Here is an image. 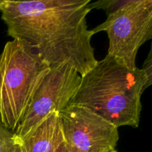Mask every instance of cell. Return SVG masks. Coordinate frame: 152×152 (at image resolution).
I'll return each instance as SVG.
<instances>
[{
    "label": "cell",
    "mask_w": 152,
    "mask_h": 152,
    "mask_svg": "<svg viewBox=\"0 0 152 152\" xmlns=\"http://www.w3.org/2000/svg\"><path fill=\"white\" fill-rule=\"evenodd\" d=\"M50 70L25 41L13 39L0 53V125L15 132L28 105Z\"/></svg>",
    "instance_id": "cell-3"
},
{
    "label": "cell",
    "mask_w": 152,
    "mask_h": 152,
    "mask_svg": "<svg viewBox=\"0 0 152 152\" xmlns=\"http://www.w3.org/2000/svg\"><path fill=\"white\" fill-rule=\"evenodd\" d=\"M67 152H108L115 149L118 128L90 108L70 104L58 113Z\"/></svg>",
    "instance_id": "cell-6"
},
{
    "label": "cell",
    "mask_w": 152,
    "mask_h": 152,
    "mask_svg": "<svg viewBox=\"0 0 152 152\" xmlns=\"http://www.w3.org/2000/svg\"><path fill=\"white\" fill-rule=\"evenodd\" d=\"M0 3H1V0H0Z\"/></svg>",
    "instance_id": "cell-12"
},
{
    "label": "cell",
    "mask_w": 152,
    "mask_h": 152,
    "mask_svg": "<svg viewBox=\"0 0 152 152\" xmlns=\"http://www.w3.org/2000/svg\"><path fill=\"white\" fill-rule=\"evenodd\" d=\"M81 76L68 64L50 68L34 93L15 135L19 143L48 115L65 109L71 104Z\"/></svg>",
    "instance_id": "cell-5"
},
{
    "label": "cell",
    "mask_w": 152,
    "mask_h": 152,
    "mask_svg": "<svg viewBox=\"0 0 152 152\" xmlns=\"http://www.w3.org/2000/svg\"><path fill=\"white\" fill-rule=\"evenodd\" d=\"M0 152H19L14 132L0 125Z\"/></svg>",
    "instance_id": "cell-8"
},
{
    "label": "cell",
    "mask_w": 152,
    "mask_h": 152,
    "mask_svg": "<svg viewBox=\"0 0 152 152\" xmlns=\"http://www.w3.org/2000/svg\"><path fill=\"white\" fill-rule=\"evenodd\" d=\"M145 74L146 83L145 86V89L148 88L152 83V53L151 50H150L146 59L144 62L142 68H141Z\"/></svg>",
    "instance_id": "cell-9"
},
{
    "label": "cell",
    "mask_w": 152,
    "mask_h": 152,
    "mask_svg": "<svg viewBox=\"0 0 152 152\" xmlns=\"http://www.w3.org/2000/svg\"><path fill=\"white\" fill-rule=\"evenodd\" d=\"M64 140L57 112L48 115L18 143L19 152H56Z\"/></svg>",
    "instance_id": "cell-7"
},
{
    "label": "cell",
    "mask_w": 152,
    "mask_h": 152,
    "mask_svg": "<svg viewBox=\"0 0 152 152\" xmlns=\"http://www.w3.org/2000/svg\"><path fill=\"white\" fill-rule=\"evenodd\" d=\"M108 152H117V151L116 149H114V150H113V151H108Z\"/></svg>",
    "instance_id": "cell-11"
},
{
    "label": "cell",
    "mask_w": 152,
    "mask_h": 152,
    "mask_svg": "<svg viewBox=\"0 0 152 152\" xmlns=\"http://www.w3.org/2000/svg\"><path fill=\"white\" fill-rule=\"evenodd\" d=\"M56 152H67L66 149H65V145H64V144L62 145H61L60 147H59V148L57 150V151H56Z\"/></svg>",
    "instance_id": "cell-10"
},
{
    "label": "cell",
    "mask_w": 152,
    "mask_h": 152,
    "mask_svg": "<svg viewBox=\"0 0 152 152\" xmlns=\"http://www.w3.org/2000/svg\"><path fill=\"white\" fill-rule=\"evenodd\" d=\"M91 0H1V20L13 39L28 42L50 68L68 64L80 76L97 63L87 25Z\"/></svg>",
    "instance_id": "cell-1"
},
{
    "label": "cell",
    "mask_w": 152,
    "mask_h": 152,
    "mask_svg": "<svg viewBox=\"0 0 152 152\" xmlns=\"http://www.w3.org/2000/svg\"><path fill=\"white\" fill-rule=\"evenodd\" d=\"M88 7L106 13V20L91 31L94 35L107 33L108 54L131 69L137 68L140 48L152 38L151 0H99L91 1Z\"/></svg>",
    "instance_id": "cell-4"
},
{
    "label": "cell",
    "mask_w": 152,
    "mask_h": 152,
    "mask_svg": "<svg viewBox=\"0 0 152 152\" xmlns=\"http://www.w3.org/2000/svg\"><path fill=\"white\" fill-rule=\"evenodd\" d=\"M145 83L141 68L131 69L122 61L107 54L82 76L71 104L90 108L118 129L137 128Z\"/></svg>",
    "instance_id": "cell-2"
}]
</instances>
